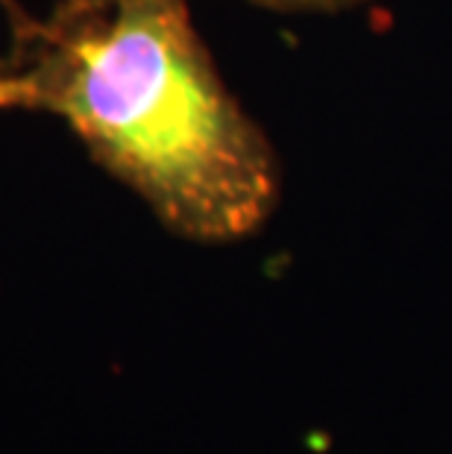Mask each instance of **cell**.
Masks as SVG:
<instances>
[{
    "instance_id": "6da1fadb",
    "label": "cell",
    "mask_w": 452,
    "mask_h": 454,
    "mask_svg": "<svg viewBox=\"0 0 452 454\" xmlns=\"http://www.w3.org/2000/svg\"><path fill=\"white\" fill-rule=\"evenodd\" d=\"M6 67L168 231L233 244L279 202V159L220 80L188 0H56L15 15Z\"/></svg>"
},
{
    "instance_id": "7a4b0ae2",
    "label": "cell",
    "mask_w": 452,
    "mask_h": 454,
    "mask_svg": "<svg viewBox=\"0 0 452 454\" xmlns=\"http://www.w3.org/2000/svg\"><path fill=\"white\" fill-rule=\"evenodd\" d=\"M247 4L271 9V12H341V9L364 6L370 0H247Z\"/></svg>"
},
{
    "instance_id": "3957f363",
    "label": "cell",
    "mask_w": 452,
    "mask_h": 454,
    "mask_svg": "<svg viewBox=\"0 0 452 454\" xmlns=\"http://www.w3.org/2000/svg\"><path fill=\"white\" fill-rule=\"evenodd\" d=\"M9 109L30 112V91H27V82L15 71L0 67V112Z\"/></svg>"
}]
</instances>
